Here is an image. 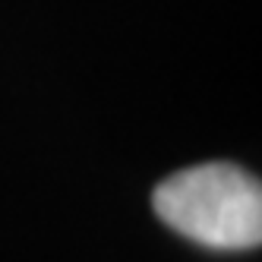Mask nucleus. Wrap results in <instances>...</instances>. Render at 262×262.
Listing matches in <instances>:
<instances>
[{"label": "nucleus", "mask_w": 262, "mask_h": 262, "mask_svg": "<svg viewBox=\"0 0 262 262\" xmlns=\"http://www.w3.org/2000/svg\"><path fill=\"white\" fill-rule=\"evenodd\" d=\"M152 209L171 231L205 250L240 253L262 240V186L231 161L193 164L164 177Z\"/></svg>", "instance_id": "obj_1"}]
</instances>
